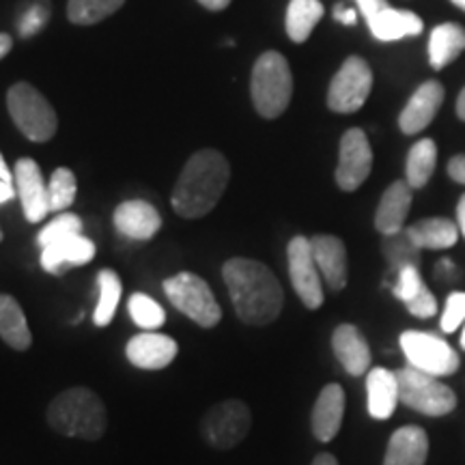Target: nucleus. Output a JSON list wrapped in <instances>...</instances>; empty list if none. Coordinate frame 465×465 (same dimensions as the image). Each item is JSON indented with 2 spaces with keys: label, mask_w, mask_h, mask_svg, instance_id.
<instances>
[{
  "label": "nucleus",
  "mask_w": 465,
  "mask_h": 465,
  "mask_svg": "<svg viewBox=\"0 0 465 465\" xmlns=\"http://www.w3.org/2000/svg\"><path fill=\"white\" fill-rule=\"evenodd\" d=\"M223 278L237 317L243 323L267 325L281 315L284 293L274 272L267 265L235 257L223 265Z\"/></svg>",
  "instance_id": "nucleus-1"
},
{
  "label": "nucleus",
  "mask_w": 465,
  "mask_h": 465,
  "mask_svg": "<svg viewBox=\"0 0 465 465\" xmlns=\"http://www.w3.org/2000/svg\"><path fill=\"white\" fill-rule=\"evenodd\" d=\"M231 166L220 151H196L183 166L173 190V209L177 216L203 218L218 205L229 185Z\"/></svg>",
  "instance_id": "nucleus-2"
},
{
  "label": "nucleus",
  "mask_w": 465,
  "mask_h": 465,
  "mask_svg": "<svg viewBox=\"0 0 465 465\" xmlns=\"http://www.w3.org/2000/svg\"><path fill=\"white\" fill-rule=\"evenodd\" d=\"M48 422L56 433L67 438L100 440L106 431V407L89 388H69L52 401Z\"/></svg>",
  "instance_id": "nucleus-3"
},
{
  "label": "nucleus",
  "mask_w": 465,
  "mask_h": 465,
  "mask_svg": "<svg viewBox=\"0 0 465 465\" xmlns=\"http://www.w3.org/2000/svg\"><path fill=\"white\" fill-rule=\"evenodd\" d=\"M250 93L257 113L263 119H276L289 108L293 95V75L281 52H263L252 67Z\"/></svg>",
  "instance_id": "nucleus-4"
},
{
  "label": "nucleus",
  "mask_w": 465,
  "mask_h": 465,
  "mask_svg": "<svg viewBox=\"0 0 465 465\" xmlns=\"http://www.w3.org/2000/svg\"><path fill=\"white\" fill-rule=\"evenodd\" d=\"M7 108L17 130L28 141L48 143L56 134L58 119L50 102L28 83H17L7 93Z\"/></svg>",
  "instance_id": "nucleus-5"
},
{
  "label": "nucleus",
  "mask_w": 465,
  "mask_h": 465,
  "mask_svg": "<svg viewBox=\"0 0 465 465\" xmlns=\"http://www.w3.org/2000/svg\"><path fill=\"white\" fill-rule=\"evenodd\" d=\"M399 401L414 411L427 416H446L457 407V397L440 377H433L422 371L407 366L397 371Z\"/></svg>",
  "instance_id": "nucleus-6"
},
{
  "label": "nucleus",
  "mask_w": 465,
  "mask_h": 465,
  "mask_svg": "<svg viewBox=\"0 0 465 465\" xmlns=\"http://www.w3.org/2000/svg\"><path fill=\"white\" fill-rule=\"evenodd\" d=\"M164 293L177 311L188 315L201 328H213L223 319V308L201 276L182 272V274L168 278L164 281Z\"/></svg>",
  "instance_id": "nucleus-7"
},
{
  "label": "nucleus",
  "mask_w": 465,
  "mask_h": 465,
  "mask_svg": "<svg viewBox=\"0 0 465 465\" xmlns=\"http://www.w3.org/2000/svg\"><path fill=\"white\" fill-rule=\"evenodd\" d=\"M373 89V72L360 56H349L330 83L328 106L341 114L356 113L369 100Z\"/></svg>",
  "instance_id": "nucleus-8"
},
{
  "label": "nucleus",
  "mask_w": 465,
  "mask_h": 465,
  "mask_svg": "<svg viewBox=\"0 0 465 465\" xmlns=\"http://www.w3.org/2000/svg\"><path fill=\"white\" fill-rule=\"evenodd\" d=\"M401 349H403L410 366L422 373L449 377L459 369V353L435 334L410 330V332L401 334Z\"/></svg>",
  "instance_id": "nucleus-9"
},
{
  "label": "nucleus",
  "mask_w": 465,
  "mask_h": 465,
  "mask_svg": "<svg viewBox=\"0 0 465 465\" xmlns=\"http://www.w3.org/2000/svg\"><path fill=\"white\" fill-rule=\"evenodd\" d=\"M250 422H252V416H250L248 405L237 399H229L207 411L205 420H203V435L213 449L226 450L246 438Z\"/></svg>",
  "instance_id": "nucleus-10"
},
{
  "label": "nucleus",
  "mask_w": 465,
  "mask_h": 465,
  "mask_svg": "<svg viewBox=\"0 0 465 465\" xmlns=\"http://www.w3.org/2000/svg\"><path fill=\"white\" fill-rule=\"evenodd\" d=\"M369 31L380 42H399L403 37H416L422 33V20L414 11L394 9L386 0H356Z\"/></svg>",
  "instance_id": "nucleus-11"
},
{
  "label": "nucleus",
  "mask_w": 465,
  "mask_h": 465,
  "mask_svg": "<svg viewBox=\"0 0 465 465\" xmlns=\"http://www.w3.org/2000/svg\"><path fill=\"white\" fill-rule=\"evenodd\" d=\"M289 257V276L298 298L304 302L306 308L315 311L323 304V287L322 274L312 257V246L308 237H293L287 248Z\"/></svg>",
  "instance_id": "nucleus-12"
},
{
  "label": "nucleus",
  "mask_w": 465,
  "mask_h": 465,
  "mask_svg": "<svg viewBox=\"0 0 465 465\" xmlns=\"http://www.w3.org/2000/svg\"><path fill=\"white\" fill-rule=\"evenodd\" d=\"M373 168V149L362 130L351 127L342 134L339 168H336V183L341 190L353 192L369 179Z\"/></svg>",
  "instance_id": "nucleus-13"
},
{
  "label": "nucleus",
  "mask_w": 465,
  "mask_h": 465,
  "mask_svg": "<svg viewBox=\"0 0 465 465\" xmlns=\"http://www.w3.org/2000/svg\"><path fill=\"white\" fill-rule=\"evenodd\" d=\"M14 179L26 220L28 223H42L50 213L48 188H45L42 168L35 160L22 158L14 166Z\"/></svg>",
  "instance_id": "nucleus-14"
},
{
  "label": "nucleus",
  "mask_w": 465,
  "mask_h": 465,
  "mask_svg": "<svg viewBox=\"0 0 465 465\" xmlns=\"http://www.w3.org/2000/svg\"><path fill=\"white\" fill-rule=\"evenodd\" d=\"M444 102V86L438 80H429L418 86V91L405 104L403 113L399 116V125L403 134H420L433 124L435 114L440 113Z\"/></svg>",
  "instance_id": "nucleus-15"
},
{
  "label": "nucleus",
  "mask_w": 465,
  "mask_h": 465,
  "mask_svg": "<svg viewBox=\"0 0 465 465\" xmlns=\"http://www.w3.org/2000/svg\"><path fill=\"white\" fill-rule=\"evenodd\" d=\"M177 342L171 336L158 332H141L127 342L125 353L134 366L144 371H160L177 358Z\"/></svg>",
  "instance_id": "nucleus-16"
},
{
  "label": "nucleus",
  "mask_w": 465,
  "mask_h": 465,
  "mask_svg": "<svg viewBox=\"0 0 465 465\" xmlns=\"http://www.w3.org/2000/svg\"><path fill=\"white\" fill-rule=\"evenodd\" d=\"M95 257V243L84 235H72L42 248V267L48 274H63L72 267L86 265Z\"/></svg>",
  "instance_id": "nucleus-17"
},
{
  "label": "nucleus",
  "mask_w": 465,
  "mask_h": 465,
  "mask_svg": "<svg viewBox=\"0 0 465 465\" xmlns=\"http://www.w3.org/2000/svg\"><path fill=\"white\" fill-rule=\"evenodd\" d=\"M114 229L130 240H151L160 231L158 209L147 201H125L114 209Z\"/></svg>",
  "instance_id": "nucleus-18"
},
{
  "label": "nucleus",
  "mask_w": 465,
  "mask_h": 465,
  "mask_svg": "<svg viewBox=\"0 0 465 465\" xmlns=\"http://www.w3.org/2000/svg\"><path fill=\"white\" fill-rule=\"evenodd\" d=\"M312 257L323 276L325 284L332 291H342L347 284V250L339 237L315 235L311 240Z\"/></svg>",
  "instance_id": "nucleus-19"
},
{
  "label": "nucleus",
  "mask_w": 465,
  "mask_h": 465,
  "mask_svg": "<svg viewBox=\"0 0 465 465\" xmlns=\"http://www.w3.org/2000/svg\"><path fill=\"white\" fill-rule=\"evenodd\" d=\"M332 349L349 375L360 377L369 371L371 366V349L364 334L356 325L342 323L332 334Z\"/></svg>",
  "instance_id": "nucleus-20"
},
{
  "label": "nucleus",
  "mask_w": 465,
  "mask_h": 465,
  "mask_svg": "<svg viewBox=\"0 0 465 465\" xmlns=\"http://www.w3.org/2000/svg\"><path fill=\"white\" fill-rule=\"evenodd\" d=\"M342 414H345V392L339 383H330L323 388L312 407L311 424L315 438L319 441L334 440L342 424Z\"/></svg>",
  "instance_id": "nucleus-21"
},
{
  "label": "nucleus",
  "mask_w": 465,
  "mask_h": 465,
  "mask_svg": "<svg viewBox=\"0 0 465 465\" xmlns=\"http://www.w3.org/2000/svg\"><path fill=\"white\" fill-rule=\"evenodd\" d=\"M411 207V185L407 182H394L383 192L380 207L375 213V226L383 237L397 235L405 229L407 213Z\"/></svg>",
  "instance_id": "nucleus-22"
},
{
  "label": "nucleus",
  "mask_w": 465,
  "mask_h": 465,
  "mask_svg": "<svg viewBox=\"0 0 465 465\" xmlns=\"http://www.w3.org/2000/svg\"><path fill=\"white\" fill-rule=\"evenodd\" d=\"M366 394H369V414L377 420H388L399 403V380L392 371L377 369L366 375Z\"/></svg>",
  "instance_id": "nucleus-23"
},
{
  "label": "nucleus",
  "mask_w": 465,
  "mask_h": 465,
  "mask_svg": "<svg viewBox=\"0 0 465 465\" xmlns=\"http://www.w3.org/2000/svg\"><path fill=\"white\" fill-rule=\"evenodd\" d=\"M429 455V438L420 427H401L388 441L383 465H424Z\"/></svg>",
  "instance_id": "nucleus-24"
},
{
  "label": "nucleus",
  "mask_w": 465,
  "mask_h": 465,
  "mask_svg": "<svg viewBox=\"0 0 465 465\" xmlns=\"http://www.w3.org/2000/svg\"><path fill=\"white\" fill-rule=\"evenodd\" d=\"M407 237L420 250H446L452 248L459 240V226L446 218L418 220L416 224L407 226Z\"/></svg>",
  "instance_id": "nucleus-25"
},
{
  "label": "nucleus",
  "mask_w": 465,
  "mask_h": 465,
  "mask_svg": "<svg viewBox=\"0 0 465 465\" xmlns=\"http://www.w3.org/2000/svg\"><path fill=\"white\" fill-rule=\"evenodd\" d=\"M0 339L15 351H26L33 345V334L28 330L25 311L15 298L0 293Z\"/></svg>",
  "instance_id": "nucleus-26"
},
{
  "label": "nucleus",
  "mask_w": 465,
  "mask_h": 465,
  "mask_svg": "<svg viewBox=\"0 0 465 465\" xmlns=\"http://www.w3.org/2000/svg\"><path fill=\"white\" fill-rule=\"evenodd\" d=\"M429 63L433 69L450 65L455 58L465 50V28L452 22L433 28L429 37Z\"/></svg>",
  "instance_id": "nucleus-27"
},
{
  "label": "nucleus",
  "mask_w": 465,
  "mask_h": 465,
  "mask_svg": "<svg viewBox=\"0 0 465 465\" xmlns=\"http://www.w3.org/2000/svg\"><path fill=\"white\" fill-rule=\"evenodd\" d=\"M323 17V5L319 0H291L287 7V35L291 42L304 44Z\"/></svg>",
  "instance_id": "nucleus-28"
},
{
  "label": "nucleus",
  "mask_w": 465,
  "mask_h": 465,
  "mask_svg": "<svg viewBox=\"0 0 465 465\" xmlns=\"http://www.w3.org/2000/svg\"><path fill=\"white\" fill-rule=\"evenodd\" d=\"M435 164H438V147L431 138H422L407 153L405 182L411 185V190L424 188L429 183V179L433 177Z\"/></svg>",
  "instance_id": "nucleus-29"
},
{
  "label": "nucleus",
  "mask_w": 465,
  "mask_h": 465,
  "mask_svg": "<svg viewBox=\"0 0 465 465\" xmlns=\"http://www.w3.org/2000/svg\"><path fill=\"white\" fill-rule=\"evenodd\" d=\"M97 287H100V302H97L95 312H93V322H95L97 328H106V325L113 322L124 287H121L119 274L113 270L100 272V276H97Z\"/></svg>",
  "instance_id": "nucleus-30"
},
{
  "label": "nucleus",
  "mask_w": 465,
  "mask_h": 465,
  "mask_svg": "<svg viewBox=\"0 0 465 465\" xmlns=\"http://www.w3.org/2000/svg\"><path fill=\"white\" fill-rule=\"evenodd\" d=\"M124 3L125 0H69L67 17L74 25H97L124 7Z\"/></svg>",
  "instance_id": "nucleus-31"
},
{
  "label": "nucleus",
  "mask_w": 465,
  "mask_h": 465,
  "mask_svg": "<svg viewBox=\"0 0 465 465\" xmlns=\"http://www.w3.org/2000/svg\"><path fill=\"white\" fill-rule=\"evenodd\" d=\"M383 252H386L388 263L394 272L403 270L407 265H420V248L414 246V242L407 237L405 229L397 232V235H388L383 242Z\"/></svg>",
  "instance_id": "nucleus-32"
},
{
  "label": "nucleus",
  "mask_w": 465,
  "mask_h": 465,
  "mask_svg": "<svg viewBox=\"0 0 465 465\" xmlns=\"http://www.w3.org/2000/svg\"><path fill=\"white\" fill-rule=\"evenodd\" d=\"M75 190H78V183H75L74 173L69 168H56L48 183L50 212H65L75 199Z\"/></svg>",
  "instance_id": "nucleus-33"
},
{
  "label": "nucleus",
  "mask_w": 465,
  "mask_h": 465,
  "mask_svg": "<svg viewBox=\"0 0 465 465\" xmlns=\"http://www.w3.org/2000/svg\"><path fill=\"white\" fill-rule=\"evenodd\" d=\"M127 308H130V317L134 319V323L141 325L147 332H153L155 328H160L166 322L164 308L144 293H134Z\"/></svg>",
  "instance_id": "nucleus-34"
},
{
  "label": "nucleus",
  "mask_w": 465,
  "mask_h": 465,
  "mask_svg": "<svg viewBox=\"0 0 465 465\" xmlns=\"http://www.w3.org/2000/svg\"><path fill=\"white\" fill-rule=\"evenodd\" d=\"M72 235H83V220H80L75 213L63 212L61 216H56L50 224H45L37 235V243L42 248L50 246V243L67 240Z\"/></svg>",
  "instance_id": "nucleus-35"
},
{
  "label": "nucleus",
  "mask_w": 465,
  "mask_h": 465,
  "mask_svg": "<svg viewBox=\"0 0 465 465\" xmlns=\"http://www.w3.org/2000/svg\"><path fill=\"white\" fill-rule=\"evenodd\" d=\"M422 287L424 282H422L420 270H418L416 265H407L397 274V284L392 287V293L397 295L403 304H407V302L414 300L416 295L420 293Z\"/></svg>",
  "instance_id": "nucleus-36"
},
{
  "label": "nucleus",
  "mask_w": 465,
  "mask_h": 465,
  "mask_svg": "<svg viewBox=\"0 0 465 465\" xmlns=\"http://www.w3.org/2000/svg\"><path fill=\"white\" fill-rule=\"evenodd\" d=\"M463 322H465V293L463 291H455V293L449 295L444 311H441L440 328L441 332L450 334L455 332Z\"/></svg>",
  "instance_id": "nucleus-37"
},
{
  "label": "nucleus",
  "mask_w": 465,
  "mask_h": 465,
  "mask_svg": "<svg viewBox=\"0 0 465 465\" xmlns=\"http://www.w3.org/2000/svg\"><path fill=\"white\" fill-rule=\"evenodd\" d=\"M405 306H407V311H410L411 315L418 317V319H429V317H433L435 312H438V302H435L433 293L429 291L427 284H424L420 293H418L414 300L407 302Z\"/></svg>",
  "instance_id": "nucleus-38"
},
{
  "label": "nucleus",
  "mask_w": 465,
  "mask_h": 465,
  "mask_svg": "<svg viewBox=\"0 0 465 465\" xmlns=\"http://www.w3.org/2000/svg\"><path fill=\"white\" fill-rule=\"evenodd\" d=\"M45 22H48V9L44 5H33L31 9L26 11V15L22 17L20 22V33L22 37H31L42 28Z\"/></svg>",
  "instance_id": "nucleus-39"
},
{
  "label": "nucleus",
  "mask_w": 465,
  "mask_h": 465,
  "mask_svg": "<svg viewBox=\"0 0 465 465\" xmlns=\"http://www.w3.org/2000/svg\"><path fill=\"white\" fill-rule=\"evenodd\" d=\"M449 174L457 183L465 185V155H455L449 162Z\"/></svg>",
  "instance_id": "nucleus-40"
},
{
  "label": "nucleus",
  "mask_w": 465,
  "mask_h": 465,
  "mask_svg": "<svg viewBox=\"0 0 465 465\" xmlns=\"http://www.w3.org/2000/svg\"><path fill=\"white\" fill-rule=\"evenodd\" d=\"M334 17L336 20L341 22V25H345V26H353L358 22V14H356V9H347V7H336L334 9Z\"/></svg>",
  "instance_id": "nucleus-41"
},
{
  "label": "nucleus",
  "mask_w": 465,
  "mask_h": 465,
  "mask_svg": "<svg viewBox=\"0 0 465 465\" xmlns=\"http://www.w3.org/2000/svg\"><path fill=\"white\" fill-rule=\"evenodd\" d=\"M203 7L209 11H223L231 5V0H199Z\"/></svg>",
  "instance_id": "nucleus-42"
},
{
  "label": "nucleus",
  "mask_w": 465,
  "mask_h": 465,
  "mask_svg": "<svg viewBox=\"0 0 465 465\" xmlns=\"http://www.w3.org/2000/svg\"><path fill=\"white\" fill-rule=\"evenodd\" d=\"M457 226L459 232L465 237V194L459 199V207H457Z\"/></svg>",
  "instance_id": "nucleus-43"
},
{
  "label": "nucleus",
  "mask_w": 465,
  "mask_h": 465,
  "mask_svg": "<svg viewBox=\"0 0 465 465\" xmlns=\"http://www.w3.org/2000/svg\"><path fill=\"white\" fill-rule=\"evenodd\" d=\"M15 192H17V190L11 188V183L0 182V205H3V203H7V201L14 199Z\"/></svg>",
  "instance_id": "nucleus-44"
},
{
  "label": "nucleus",
  "mask_w": 465,
  "mask_h": 465,
  "mask_svg": "<svg viewBox=\"0 0 465 465\" xmlns=\"http://www.w3.org/2000/svg\"><path fill=\"white\" fill-rule=\"evenodd\" d=\"M11 45H14V42H11V37L7 33H0V58H5L9 54Z\"/></svg>",
  "instance_id": "nucleus-45"
},
{
  "label": "nucleus",
  "mask_w": 465,
  "mask_h": 465,
  "mask_svg": "<svg viewBox=\"0 0 465 465\" xmlns=\"http://www.w3.org/2000/svg\"><path fill=\"white\" fill-rule=\"evenodd\" d=\"M0 182L11 183V171H9L7 162H5V158H3V153H0Z\"/></svg>",
  "instance_id": "nucleus-46"
},
{
  "label": "nucleus",
  "mask_w": 465,
  "mask_h": 465,
  "mask_svg": "<svg viewBox=\"0 0 465 465\" xmlns=\"http://www.w3.org/2000/svg\"><path fill=\"white\" fill-rule=\"evenodd\" d=\"M312 465H339V461H336V457L328 455V452H323V455L315 457V461H312Z\"/></svg>",
  "instance_id": "nucleus-47"
},
{
  "label": "nucleus",
  "mask_w": 465,
  "mask_h": 465,
  "mask_svg": "<svg viewBox=\"0 0 465 465\" xmlns=\"http://www.w3.org/2000/svg\"><path fill=\"white\" fill-rule=\"evenodd\" d=\"M457 116L461 121H465V89L459 93V97H457Z\"/></svg>",
  "instance_id": "nucleus-48"
},
{
  "label": "nucleus",
  "mask_w": 465,
  "mask_h": 465,
  "mask_svg": "<svg viewBox=\"0 0 465 465\" xmlns=\"http://www.w3.org/2000/svg\"><path fill=\"white\" fill-rule=\"evenodd\" d=\"M450 3H452V5H457L459 9H463V11H465V0H450Z\"/></svg>",
  "instance_id": "nucleus-49"
},
{
  "label": "nucleus",
  "mask_w": 465,
  "mask_h": 465,
  "mask_svg": "<svg viewBox=\"0 0 465 465\" xmlns=\"http://www.w3.org/2000/svg\"><path fill=\"white\" fill-rule=\"evenodd\" d=\"M461 347L465 349V328H463V334H461Z\"/></svg>",
  "instance_id": "nucleus-50"
},
{
  "label": "nucleus",
  "mask_w": 465,
  "mask_h": 465,
  "mask_svg": "<svg viewBox=\"0 0 465 465\" xmlns=\"http://www.w3.org/2000/svg\"><path fill=\"white\" fill-rule=\"evenodd\" d=\"M0 242H3V232H0Z\"/></svg>",
  "instance_id": "nucleus-51"
}]
</instances>
